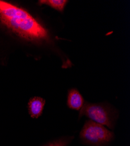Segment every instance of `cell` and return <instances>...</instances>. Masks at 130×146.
<instances>
[{
	"mask_svg": "<svg viewBox=\"0 0 130 146\" xmlns=\"http://www.w3.org/2000/svg\"><path fill=\"white\" fill-rule=\"evenodd\" d=\"M0 22L12 32L28 41H48L49 33L27 11L0 0Z\"/></svg>",
	"mask_w": 130,
	"mask_h": 146,
	"instance_id": "cell-1",
	"label": "cell"
},
{
	"mask_svg": "<svg viewBox=\"0 0 130 146\" xmlns=\"http://www.w3.org/2000/svg\"><path fill=\"white\" fill-rule=\"evenodd\" d=\"M80 136L85 143L99 146L111 141L113 138V133L103 125L88 120L82 128Z\"/></svg>",
	"mask_w": 130,
	"mask_h": 146,
	"instance_id": "cell-2",
	"label": "cell"
},
{
	"mask_svg": "<svg viewBox=\"0 0 130 146\" xmlns=\"http://www.w3.org/2000/svg\"><path fill=\"white\" fill-rule=\"evenodd\" d=\"M86 116L90 120L110 129L114 127V117L108 106L96 104L86 103L80 110L79 117Z\"/></svg>",
	"mask_w": 130,
	"mask_h": 146,
	"instance_id": "cell-3",
	"label": "cell"
},
{
	"mask_svg": "<svg viewBox=\"0 0 130 146\" xmlns=\"http://www.w3.org/2000/svg\"><path fill=\"white\" fill-rule=\"evenodd\" d=\"M45 103L44 99L38 96L33 97L29 100L28 111L32 118L36 119L42 115Z\"/></svg>",
	"mask_w": 130,
	"mask_h": 146,
	"instance_id": "cell-4",
	"label": "cell"
},
{
	"mask_svg": "<svg viewBox=\"0 0 130 146\" xmlns=\"http://www.w3.org/2000/svg\"><path fill=\"white\" fill-rule=\"evenodd\" d=\"M67 104L69 108L74 110H81L84 105V100L82 95L75 88L68 91Z\"/></svg>",
	"mask_w": 130,
	"mask_h": 146,
	"instance_id": "cell-5",
	"label": "cell"
},
{
	"mask_svg": "<svg viewBox=\"0 0 130 146\" xmlns=\"http://www.w3.org/2000/svg\"><path fill=\"white\" fill-rule=\"evenodd\" d=\"M68 3L66 0H40L38 3L40 5H46L55 9L60 13H63Z\"/></svg>",
	"mask_w": 130,
	"mask_h": 146,
	"instance_id": "cell-6",
	"label": "cell"
},
{
	"mask_svg": "<svg viewBox=\"0 0 130 146\" xmlns=\"http://www.w3.org/2000/svg\"><path fill=\"white\" fill-rule=\"evenodd\" d=\"M71 140V138H62L49 143L44 146H67Z\"/></svg>",
	"mask_w": 130,
	"mask_h": 146,
	"instance_id": "cell-7",
	"label": "cell"
}]
</instances>
